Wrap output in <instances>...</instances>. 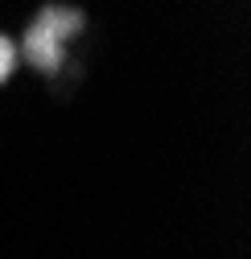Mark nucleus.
Instances as JSON below:
<instances>
[{"instance_id": "f257e3e1", "label": "nucleus", "mask_w": 251, "mask_h": 259, "mask_svg": "<svg viewBox=\"0 0 251 259\" xmlns=\"http://www.w3.org/2000/svg\"><path fill=\"white\" fill-rule=\"evenodd\" d=\"M70 29H78V13L46 9V13L37 17V25L29 29V58H37L46 70H54V66H58V58H62L58 41H62V33H70Z\"/></svg>"}, {"instance_id": "f03ea898", "label": "nucleus", "mask_w": 251, "mask_h": 259, "mask_svg": "<svg viewBox=\"0 0 251 259\" xmlns=\"http://www.w3.org/2000/svg\"><path fill=\"white\" fill-rule=\"evenodd\" d=\"M9 70H13V46H9L5 37H0V82L9 78Z\"/></svg>"}]
</instances>
